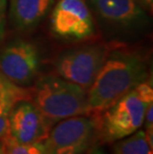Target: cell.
I'll return each instance as SVG.
<instances>
[{"instance_id":"11","label":"cell","mask_w":153,"mask_h":154,"mask_svg":"<svg viewBox=\"0 0 153 154\" xmlns=\"http://www.w3.org/2000/svg\"><path fill=\"white\" fill-rule=\"evenodd\" d=\"M31 91L18 87L0 73V141L8 133V117L11 107L19 100H29Z\"/></svg>"},{"instance_id":"8","label":"cell","mask_w":153,"mask_h":154,"mask_svg":"<svg viewBox=\"0 0 153 154\" xmlns=\"http://www.w3.org/2000/svg\"><path fill=\"white\" fill-rule=\"evenodd\" d=\"M51 128L52 125L31 100H19L11 107L7 136L16 142L30 144L44 141Z\"/></svg>"},{"instance_id":"2","label":"cell","mask_w":153,"mask_h":154,"mask_svg":"<svg viewBox=\"0 0 153 154\" xmlns=\"http://www.w3.org/2000/svg\"><path fill=\"white\" fill-rule=\"evenodd\" d=\"M153 103L152 81L146 80L123 96L99 116L96 119L97 139L112 143L141 128L145 111Z\"/></svg>"},{"instance_id":"15","label":"cell","mask_w":153,"mask_h":154,"mask_svg":"<svg viewBox=\"0 0 153 154\" xmlns=\"http://www.w3.org/2000/svg\"><path fill=\"white\" fill-rule=\"evenodd\" d=\"M87 154H106V153L103 151L99 146H93V145L89 150H87Z\"/></svg>"},{"instance_id":"10","label":"cell","mask_w":153,"mask_h":154,"mask_svg":"<svg viewBox=\"0 0 153 154\" xmlns=\"http://www.w3.org/2000/svg\"><path fill=\"white\" fill-rule=\"evenodd\" d=\"M55 0H10L9 17L19 30L36 27L48 14Z\"/></svg>"},{"instance_id":"12","label":"cell","mask_w":153,"mask_h":154,"mask_svg":"<svg viewBox=\"0 0 153 154\" xmlns=\"http://www.w3.org/2000/svg\"><path fill=\"white\" fill-rule=\"evenodd\" d=\"M152 151L143 129L118 140L113 145V154H153Z\"/></svg>"},{"instance_id":"16","label":"cell","mask_w":153,"mask_h":154,"mask_svg":"<svg viewBox=\"0 0 153 154\" xmlns=\"http://www.w3.org/2000/svg\"><path fill=\"white\" fill-rule=\"evenodd\" d=\"M137 1L140 3V5L142 6V7L144 6V7H146V8H151L153 0H137Z\"/></svg>"},{"instance_id":"14","label":"cell","mask_w":153,"mask_h":154,"mask_svg":"<svg viewBox=\"0 0 153 154\" xmlns=\"http://www.w3.org/2000/svg\"><path fill=\"white\" fill-rule=\"evenodd\" d=\"M6 0H0V41L4 35L5 27V15H6Z\"/></svg>"},{"instance_id":"1","label":"cell","mask_w":153,"mask_h":154,"mask_svg":"<svg viewBox=\"0 0 153 154\" xmlns=\"http://www.w3.org/2000/svg\"><path fill=\"white\" fill-rule=\"evenodd\" d=\"M146 80L147 67L140 56L123 49L110 50L87 91L89 116H99Z\"/></svg>"},{"instance_id":"3","label":"cell","mask_w":153,"mask_h":154,"mask_svg":"<svg viewBox=\"0 0 153 154\" xmlns=\"http://www.w3.org/2000/svg\"><path fill=\"white\" fill-rule=\"evenodd\" d=\"M30 100L52 126L78 116H89L87 93L60 76L48 75L36 82Z\"/></svg>"},{"instance_id":"5","label":"cell","mask_w":153,"mask_h":154,"mask_svg":"<svg viewBox=\"0 0 153 154\" xmlns=\"http://www.w3.org/2000/svg\"><path fill=\"white\" fill-rule=\"evenodd\" d=\"M97 139L93 116H78L56 123L45 139L49 154H84Z\"/></svg>"},{"instance_id":"7","label":"cell","mask_w":153,"mask_h":154,"mask_svg":"<svg viewBox=\"0 0 153 154\" xmlns=\"http://www.w3.org/2000/svg\"><path fill=\"white\" fill-rule=\"evenodd\" d=\"M39 68L40 55L31 42L16 40L0 50V73L17 86L30 85Z\"/></svg>"},{"instance_id":"4","label":"cell","mask_w":153,"mask_h":154,"mask_svg":"<svg viewBox=\"0 0 153 154\" xmlns=\"http://www.w3.org/2000/svg\"><path fill=\"white\" fill-rule=\"evenodd\" d=\"M109 51L106 46L96 43L62 52L55 62L58 76L87 91L102 69Z\"/></svg>"},{"instance_id":"6","label":"cell","mask_w":153,"mask_h":154,"mask_svg":"<svg viewBox=\"0 0 153 154\" xmlns=\"http://www.w3.org/2000/svg\"><path fill=\"white\" fill-rule=\"evenodd\" d=\"M51 31L60 38L83 40L94 32L93 13L84 0H60L50 20Z\"/></svg>"},{"instance_id":"13","label":"cell","mask_w":153,"mask_h":154,"mask_svg":"<svg viewBox=\"0 0 153 154\" xmlns=\"http://www.w3.org/2000/svg\"><path fill=\"white\" fill-rule=\"evenodd\" d=\"M3 154H49L47 146L44 141L30 144L18 143L6 135L2 140Z\"/></svg>"},{"instance_id":"9","label":"cell","mask_w":153,"mask_h":154,"mask_svg":"<svg viewBox=\"0 0 153 154\" xmlns=\"http://www.w3.org/2000/svg\"><path fill=\"white\" fill-rule=\"evenodd\" d=\"M87 4L97 17L113 27L134 28L147 20L137 0H87Z\"/></svg>"},{"instance_id":"17","label":"cell","mask_w":153,"mask_h":154,"mask_svg":"<svg viewBox=\"0 0 153 154\" xmlns=\"http://www.w3.org/2000/svg\"><path fill=\"white\" fill-rule=\"evenodd\" d=\"M0 154H3V152H2V147H1V145H0Z\"/></svg>"}]
</instances>
